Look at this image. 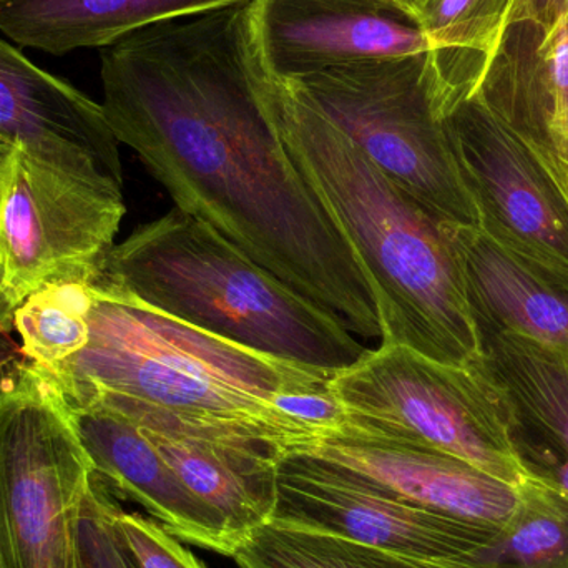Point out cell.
<instances>
[{"instance_id":"obj_28","label":"cell","mask_w":568,"mask_h":568,"mask_svg":"<svg viewBox=\"0 0 568 568\" xmlns=\"http://www.w3.org/2000/svg\"><path fill=\"white\" fill-rule=\"evenodd\" d=\"M12 347L13 343H10L7 333L0 329V387L7 384V381L13 376L20 364L16 361Z\"/></svg>"},{"instance_id":"obj_9","label":"cell","mask_w":568,"mask_h":568,"mask_svg":"<svg viewBox=\"0 0 568 568\" xmlns=\"http://www.w3.org/2000/svg\"><path fill=\"white\" fill-rule=\"evenodd\" d=\"M444 125L477 226L568 284V160L517 135L477 93L460 99Z\"/></svg>"},{"instance_id":"obj_18","label":"cell","mask_w":568,"mask_h":568,"mask_svg":"<svg viewBox=\"0 0 568 568\" xmlns=\"http://www.w3.org/2000/svg\"><path fill=\"white\" fill-rule=\"evenodd\" d=\"M479 336L517 333L568 353V284L476 225L443 223Z\"/></svg>"},{"instance_id":"obj_15","label":"cell","mask_w":568,"mask_h":568,"mask_svg":"<svg viewBox=\"0 0 568 568\" xmlns=\"http://www.w3.org/2000/svg\"><path fill=\"white\" fill-rule=\"evenodd\" d=\"M63 406L93 473L119 496L139 503L182 542L232 557L236 544L223 517L185 486L136 424L92 404Z\"/></svg>"},{"instance_id":"obj_2","label":"cell","mask_w":568,"mask_h":568,"mask_svg":"<svg viewBox=\"0 0 568 568\" xmlns=\"http://www.w3.org/2000/svg\"><path fill=\"white\" fill-rule=\"evenodd\" d=\"M258 89L284 152L356 252L376 297L381 343L443 363L483 359L459 265L413 196L326 116L263 69Z\"/></svg>"},{"instance_id":"obj_5","label":"cell","mask_w":568,"mask_h":568,"mask_svg":"<svg viewBox=\"0 0 568 568\" xmlns=\"http://www.w3.org/2000/svg\"><path fill=\"white\" fill-rule=\"evenodd\" d=\"M329 389L346 409L344 427L450 454L513 486L529 480L514 449L509 397L484 357L443 363L381 343L337 371Z\"/></svg>"},{"instance_id":"obj_22","label":"cell","mask_w":568,"mask_h":568,"mask_svg":"<svg viewBox=\"0 0 568 568\" xmlns=\"http://www.w3.org/2000/svg\"><path fill=\"white\" fill-rule=\"evenodd\" d=\"M487 568H568V497L529 479L516 513L483 556Z\"/></svg>"},{"instance_id":"obj_27","label":"cell","mask_w":568,"mask_h":568,"mask_svg":"<svg viewBox=\"0 0 568 568\" xmlns=\"http://www.w3.org/2000/svg\"><path fill=\"white\" fill-rule=\"evenodd\" d=\"M17 143L7 136L0 135V212H2L3 195H6L7 183H9L10 172H12L13 153H16ZM0 286H2V275H0ZM0 329L9 334L12 327V316L7 313L3 306L2 294H0Z\"/></svg>"},{"instance_id":"obj_6","label":"cell","mask_w":568,"mask_h":568,"mask_svg":"<svg viewBox=\"0 0 568 568\" xmlns=\"http://www.w3.org/2000/svg\"><path fill=\"white\" fill-rule=\"evenodd\" d=\"M284 83L434 219L477 226L476 206L440 113L429 50Z\"/></svg>"},{"instance_id":"obj_12","label":"cell","mask_w":568,"mask_h":568,"mask_svg":"<svg viewBox=\"0 0 568 568\" xmlns=\"http://www.w3.org/2000/svg\"><path fill=\"white\" fill-rule=\"evenodd\" d=\"M69 404L105 407L136 424L185 486L223 517L236 547L250 532L272 520L278 464L286 454L280 444L256 434L200 426L169 410L132 400Z\"/></svg>"},{"instance_id":"obj_20","label":"cell","mask_w":568,"mask_h":568,"mask_svg":"<svg viewBox=\"0 0 568 568\" xmlns=\"http://www.w3.org/2000/svg\"><path fill=\"white\" fill-rule=\"evenodd\" d=\"M514 6L516 0H429L417 13L429 40L444 115L476 92Z\"/></svg>"},{"instance_id":"obj_3","label":"cell","mask_w":568,"mask_h":568,"mask_svg":"<svg viewBox=\"0 0 568 568\" xmlns=\"http://www.w3.org/2000/svg\"><path fill=\"white\" fill-rule=\"evenodd\" d=\"M90 293L85 346L50 369L32 364L63 400H132L205 423L250 424L291 449L313 440L275 403L326 389L337 371L260 353L93 284Z\"/></svg>"},{"instance_id":"obj_23","label":"cell","mask_w":568,"mask_h":568,"mask_svg":"<svg viewBox=\"0 0 568 568\" xmlns=\"http://www.w3.org/2000/svg\"><path fill=\"white\" fill-rule=\"evenodd\" d=\"M90 284L55 283L30 294L13 313L20 351L40 369L79 353L89 341Z\"/></svg>"},{"instance_id":"obj_29","label":"cell","mask_w":568,"mask_h":568,"mask_svg":"<svg viewBox=\"0 0 568 568\" xmlns=\"http://www.w3.org/2000/svg\"><path fill=\"white\" fill-rule=\"evenodd\" d=\"M397 2L403 3L406 9H409L410 12H414L417 16L419 10L423 9L429 0H397Z\"/></svg>"},{"instance_id":"obj_16","label":"cell","mask_w":568,"mask_h":568,"mask_svg":"<svg viewBox=\"0 0 568 568\" xmlns=\"http://www.w3.org/2000/svg\"><path fill=\"white\" fill-rule=\"evenodd\" d=\"M476 93L517 135L568 160V17L510 23Z\"/></svg>"},{"instance_id":"obj_8","label":"cell","mask_w":568,"mask_h":568,"mask_svg":"<svg viewBox=\"0 0 568 568\" xmlns=\"http://www.w3.org/2000/svg\"><path fill=\"white\" fill-rule=\"evenodd\" d=\"M125 213L123 183L17 145L0 212V294L12 320L47 284L92 283Z\"/></svg>"},{"instance_id":"obj_11","label":"cell","mask_w":568,"mask_h":568,"mask_svg":"<svg viewBox=\"0 0 568 568\" xmlns=\"http://www.w3.org/2000/svg\"><path fill=\"white\" fill-rule=\"evenodd\" d=\"M252 32L263 69L284 82L430 50L397 0H252Z\"/></svg>"},{"instance_id":"obj_7","label":"cell","mask_w":568,"mask_h":568,"mask_svg":"<svg viewBox=\"0 0 568 568\" xmlns=\"http://www.w3.org/2000/svg\"><path fill=\"white\" fill-rule=\"evenodd\" d=\"M92 474L59 394L20 363L0 387V568H80Z\"/></svg>"},{"instance_id":"obj_19","label":"cell","mask_w":568,"mask_h":568,"mask_svg":"<svg viewBox=\"0 0 568 568\" xmlns=\"http://www.w3.org/2000/svg\"><path fill=\"white\" fill-rule=\"evenodd\" d=\"M240 2L248 0H0V33L17 47L65 55Z\"/></svg>"},{"instance_id":"obj_17","label":"cell","mask_w":568,"mask_h":568,"mask_svg":"<svg viewBox=\"0 0 568 568\" xmlns=\"http://www.w3.org/2000/svg\"><path fill=\"white\" fill-rule=\"evenodd\" d=\"M506 390L514 449L529 479L568 497V353L517 333L480 337Z\"/></svg>"},{"instance_id":"obj_25","label":"cell","mask_w":568,"mask_h":568,"mask_svg":"<svg viewBox=\"0 0 568 568\" xmlns=\"http://www.w3.org/2000/svg\"><path fill=\"white\" fill-rule=\"evenodd\" d=\"M115 497L116 493L110 503L113 524L140 568H206L162 524L136 513H125Z\"/></svg>"},{"instance_id":"obj_4","label":"cell","mask_w":568,"mask_h":568,"mask_svg":"<svg viewBox=\"0 0 568 568\" xmlns=\"http://www.w3.org/2000/svg\"><path fill=\"white\" fill-rule=\"evenodd\" d=\"M90 284L320 369H346L367 351L334 314L176 206L113 246Z\"/></svg>"},{"instance_id":"obj_1","label":"cell","mask_w":568,"mask_h":568,"mask_svg":"<svg viewBox=\"0 0 568 568\" xmlns=\"http://www.w3.org/2000/svg\"><path fill=\"white\" fill-rule=\"evenodd\" d=\"M103 115L176 209L361 337L379 311L353 246L284 152L258 89L252 0L100 50Z\"/></svg>"},{"instance_id":"obj_24","label":"cell","mask_w":568,"mask_h":568,"mask_svg":"<svg viewBox=\"0 0 568 568\" xmlns=\"http://www.w3.org/2000/svg\"><path fill=\"white\" fill-rule=\"evenodd\" d=\"M113 494L112 486L93 473L77 527L80 568H140L113 524Z\"/></svg>"},{"instance_id":"obj_13","label":"cell","mask_w":568,"mask_h":568,"mask_svg":"<svg viewBox=\"0 0 568 568\" xmlns=\"http://www.w3.org/2000/svg\"><path fill=\"white\" fill-rule=\"evenodd\" d=\"M291 450L334 464L397 499L487 529L506 527L520 499V486L459 457L349 427Z\"/></svg>"},{"instance_id":"obj_10","label":"cell","mask_w":568,"mask_h":568,"mask_svg":"<svg viewBox=\"0 0 568 568\" xmlns=\"http://www.w3.org/2000/svg\"><path fill=\"white\" fill-rule=\"evenodd\" d=\"M272 520L446 566H484L500 532L397 499L301 450L280 459Z\"/></svg>"},{"instance_id":"obj_14","label":"cell","mask_w":568,"mask_h":568,"mask_svg":"<svg viewBox=\"0 0 568 568\" xmlns=\"http://www.w3.org/2000/svg\"><path fill=\"white\" fill-rule=\"evenodd\" d=\"M0 135L29 155L123 183L122 160L102 105L40 69L0 37Z\"/></svg>"},{"instance_id":"obj_26","label":"cell","mask_w":568,"mask_h":568,"mask_svg":"<svg viewBox=\"0 0 568 568\" xmlns=\"http://www.w3.org/2000/svg\"><path fill=\"white\" fill-rule=\"evenodd\" d=\"M564 16L568 17V0H516L510 23L520 20L554 23Z\"/></svg>"},{"instance_id":"obj_21","label":"cell","mask_w":568,"mask_h":568,"mask_svg":"<svg viewBox=\"0 0 568 568\" xmlns=\"http://www.w3.org/2000/svg\"><path fill=\"white\" fill-rule=\"evenodd\" d=\"M240 568H487L409 559L333 534L286 524H263L233 550Z\"/></svg>"}]
</instances>
